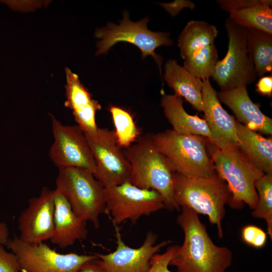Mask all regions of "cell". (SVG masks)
Returning a JSON list of instances; mask_svg holds the SVG:
<instances>
[{"instance_id":"obj_1","label":"cell","mask_w":272,"mask_h":272,"mask_svg":"<svg viewBox=\"0 0 272 272\" xmlns=\"http://www.w3.org/2000/svg\"><path fill=\"white\" fill-rule=\"evenodd\" d=\"M181 208L176 221L184 240L169 265L176 267V272H225L232 263L231 250L213 242L197 213Z\"/></svg>"},{"instance_id":"obj_2","label":"cell","mask_w":272,"mask_h":272,"mask_svg":"<svg viewBox=\"0 0 272 272\" xmlns=\"http://www.w3.org/2000/svg\"><path fill=\"white\" fill-rule=\"evenodd\" d=\"M130 165L129 181L142 188L156 191L165 208L179 209L174 197L173 171L166 157L154 146L151 134L141 137L124 151Z\"/></svg>"},{"instance_id":"obj_3","label":"cell","mask_w":272,"mask_h":272,"mask_svg":"<svg viewBox=\"0 0 272 272\" xmlns=\"http://www.w3.org/2000/svg\"><path fill=\"white\" fill-rule=\"evenodd\" d=\"M231 196L226 182L216 172L207 177L174 174V197L177 207L207 215L216 226L219 238L223 237L225 206L229 205Z\"/></svg>"},{"instance_id":"obj_4","label":"cell","mask_w":272,"mask_h":272,"mask_svg":"<svg viewBox=\"0 0 272 272\" xmlns=\"http://www.w3.org/2000/svg\"><path fill=\"white\" fill-rule=\"evenodd\" d=\"M151 138L155 147L166 157L175 173L207 177L216 173L207 148V138L179 134L173 129L152 134Z\"/></svg>"},{"instance_id":"obj_5","label":"cell","mask_w":272,"mask_h":272,"mask_svg":"<svg viewBox=\"0 0 272 272\" xmlns=\"http://www.w3.org/2000/svg\"><path fill=\"white\" fill-rule=\"evenodd\" d=\"M56 186L55 189L65 197L78 218L99 228V217L106 206V188L90 171L59 168Z\"/></svg>"},{"instance_id":"obj_6","label":"cell","mask_w":272,"mask_h":272,"mask_svg":"<svg viewBox=\"0 0 272 272\" xmlns=\"http://www.w3.org/2000/svg\"><path fill=\"white\" fill-rule=\"evenodd\" d=\"M213 146L210 156L216 172L226 182L231 193L229 205L233 209H240L246 203L254 210L258 199L255 183L264 173L246 157L239 148L221 150Z\"/></svg>"},{"instance_id":"obj_7","label":"cell","mask_w":272,"mask_h":272,"mask_svg":"<svg viewBox=\"0 0 272 272\" xmlns=\"http://www.w3.org/2000/svg\"><path fill=\"white\" fill-rule=\"evenodd\" d=\"M149 20L148 18H145L138 22L131 21L128 13L125 12L119 25L108 23L106 27L97 29L95 36L100 40L97 43L98 50L96 55L106 54L111 47L119 42L133 44L141 51L142 59L149 55L153 57L158 65L163 83L161 69L163 58L155 50L162 45L171 46L173 42L168 33L149 30L147 28Z\"/></svg>"},{"instance_id":"obj_8","label":"cell","mask_w":272,"mask_h":272,"mask_svg":"<svg viewBox=\"0 0 272 272\" xmlns=\"http://www.w3.org/2000/svg\"><path fill=\"white\" fill-rule=\"evenodd\" d=\"M229 39L225 56L219 60L212 78L221 90H227L252 84L257 76L247 48L246 28L228 17L225 23Z\"/></svg>"},{"instance_id":"obj_9","label":"cell","mask_w":272,"mask_h":272,"mask_svg":"<svg viewBox=\"0 0 272 272\" xmlns=\"http://www.w3.org/2000/svg\"><path fill=\"white\" fill-rule=\"evenodd\" d=\"M5 245L16 255L21 272H77L84 263L97 258L95 254H61L43 242L28 243L17 236Z\"/></svg>"},{"instance_id":"obj_10","label":"cell","mask_w":272,"mask_h":272,"mask_svg":"<svg viewBox=\"0 0 272 272\" xmlns=\"http://www.w3.org/2000/svg\"><path fill=\"white\" fill-rule=\"evenodd\" d=\"M106 193L104 213L110 217L113 225L127 220L135 224L142 216L165 208L158 192L138 187L129 181L106 188Z\"/></svg>"},{"instance_id":"obj_11","label":"cell","mask_w":272,"mask_h":272,"mask_svg":"<svg viewBox=\"0 0 272 272\" xmlns=\"http://www.w3.org/2000/svg\"><path fill=\"white\" fill-rule=\"evenodd\" d=\"M85 134L96 165L94 176L103 186L108 188L129 181L130 165L117 144L114 131L98 128L94 133Z\"/></svg>"},{"instance_id":"obj_12","label":"cell","mask_w":272,"mask_h":272,"mask_svg":"<svg viewBox=\"0 0 272 272\" xmlns=\"http://www.w3.org/2000/svg\"><path fill=\"white\" fill-rule=\"evenodd\" d=\"M54 138L50 149L51 161L59 168L86 169L94 175L96 165L86 135L78 125H65L51 116Z\"/></svg>"},{"instance_id":"obj_13","label":"cell","mask_w":272,"mask_h":272,"mask_svg":"<svg viewBox=\"0 0 272 272\" xmlns=\"http://www.w3.org/2000/svg\"><path fill=\"white\" fill-rule=\"evenodd\" d=\"M116 238L115 250L109 253H95L104 272H147L153 256L164 246L169 240L156 244L157 236L149 231L138 248L127 245L122 239L119 226L113 225Z\"/></svg>"},{"instance_id":"obj_14","label":"cell","mask_w":272,"mask_h":272,"mask_svg":"<svg viewBox=\"0 0 272 272\" xmlns=\"http://www.w3.org/2000/svg\"><path fill=\"white\" fill-rule=\"evenodd\" d=\"M54 190L43 187L39 196L28 201L18 219L19 238L36 244L50 239L54 230Z\"/></svg>"},{"instance_id":"obj_15","label":"cell","mask_w":272,"mask_h":272,"mask_svg":"<svg viewBox=\"0 0 272 272\" xmlns=\"http://www.w3.org/2000/svg\"><path fill=\"white\" fill-rule=\"evenodd\" d=\"M202 82L203 112L212 135L210 142L221 150L239 148L236 120L223 108L210 80Z\"/></svg>"},{"instance_id":"obj_16","label":"cell","mask_w":272,"mask_h":272,"mask_svg":"<svg viewBox=\"0 0 272 272\" xmlns=\"http://www.w3.org/2000/svg\"><path fill=\"white\" fill-rule=\"evenodd\" d=\"M66 84L64 105L72 111L78 125L85 133H93L99 128L96 121L97 112L101 109L78 76L65 67Z\"/></svg>"},{"instance_id":"obj_17","label":"cell","mask_w":272,"mask_h":272,"mask_svg":"<svg viewBox=\"0 0 272 272\" xmlns=\"http://www.w3.org/2000/svg\"><path fill=\"white\" fill-rule=\"evenodd\" d=\"M217 96L220 102L233 112L240 123L255 132L271 135V118L262 112L258 104L251 100L246 87L221 90Z\"/></svg>"},{"instance_id":"obj_18","label":"cell","mask_w":272,"mask_h":272,"mask_svg":"<svg viewBox=\"0 0 272 272\" xmlns=\"http://www.w3.org/2000/svg\"><path fill=\"white\" fill-rule=\"evenodd\" d=\"M54 230L51 242L59 248L73 245L76 241L86 239L87 222L74 213L65 197L54 190Z\"/></svg>"},{"instance_id":"obj_19","label":"cell","mask_w":272,"mask_h":272,"mask_svg":"<svg viewBox=\"0 0 272 272\" xmlns=\"http://www.w3.org/2000/svg\"><path fill=\"white\" fill-rule=\"evenodd\" d=\"M181 97L162 94L160 105L173 130L181 134L200 135L211 141L212 135L205 119L187 113Z\"/></svg>"},{"instance_id":"obj_20","label":"cell","mask_w":272,"mask_h":272,"mask_svg":"<svg viewBox=\"0 0 272 272\" xmlns=\"http://www.w3.org/2000/svg\"><path fill=\"white\" fill-rule=\"evenodd\" d=\"M164 80L177 96L183 97L198 112H203V82L180 66L175 59L165 64Z\"/></svg>"},{"instance_id":"obj_21","label":"cell","mask_w":272,"mask_h":272,"mask_svg":"<svg viewBox=\"0 0 272 272\" xmlns=\"http://www.w3.org/2000/svg\"><path fill=\"white\" fill-rule=\"evenodd\" d=\"M239 149L264 174H272V139L265 138L236 120Z\"/></svg>"},{"instance_id":"obj_22","label":"cell","mask_w":272,"mask_h":272,"mask_svg":"<svg viewBox=\"0 0 272 272\" xmlns=\"http://www.w3.org/2000/svg\"><path fill=\"white\" fill-rule=\"evenodd\" d=\"M218 34L213 25L201 21L188 22L178 39L180 56L185 59L193 52L214 44Z\"/></svg>"},{"instance_id":"obj_23","label":"cell","mask_w":272,"mask_h":272,"mask_svg":"<svg viewBox=\"0 0 272 272\" xmlns=\"http://www.w3.org/2000/svg\"><path fill=\"white\" fill-rule=\"evenodd\" d=\"M248 55L257 77L272 71V35L258 30L246 29Z\"/></svg>"},{"instance_id":"obj_24","label":"cell","mask_w":272,"mask_h":272,"mask_svg":"<svg viewBox=\"0 0 272 272\" xmlns=\"http://www.w3.org/2000/svg\"><path fill=\"white\" fill-rule=\"evenodd\" d=\"M272 1L230 13L229 18L236 24L246 29L258 30L272 35Z\"/></svg>"},{"instance_id":"obj_25","label":"cell","mask_w":272,"mask_h":272,"mask_svg":"<svg viewBox=\"0 0 272 272\" xmlns=\"http://www.w3.org/2000/svg\"><path fill=\"white\" fill-rule=\"evenodd\" d=\"M108 110L112 116L118 146L120 148H128L139 140L140 135L132 115L124 108L115 105H111Z\"/></svg>"},{"instance_id":"obj_26","label":"cell","mask_w":272,"mask_h":272,"mask_svg":"<svg viewBox=\"0 0 272 272\" xmlns=\"http://www.w3.org/2000/svg\"><path fill=\"white\" fill-rule=\"evenodd\" d=\"M218 50L214 44L193 52L184 59L183 67L202 81L212 77L219 61Z\"/></svg>"},{"instance_id":"obj_27","label":"cell","mask_w":272,"mask_h":272,"mask_svg":"<svg viewBox=\"0 0 272 272\" xmlns=\"http://www.w3.org/2000/svg\"><path fill=\"white\" fill-rule=\"evenodd\" d=\"M258 203L252 212L254 218L262 219L266 224L267 234L272 239V174H264L255 183Z\"/></svg>"},{"instance_id":"obj_28","label":"cell","mask_w":272,"mask_h":272,"mask_svg":"<svg viewBox=\"0 0 272 272\" xmlns=\"http://www.w3.org/2000/svg\"><path fill=\"white\" fill-rule=\"evenodd\" d=\"M179 246H171L164 253L155 254L151 260L150 266L147 272H172L168 266Z\"/></svg>"},{"instance_id":"obj_29","label":"cell","mask_w":272,"mask_h":272,"mask_svg":"<svg viewBox=\"0 0 272 272\" xmlns=\"http://www.w3.org/2000/svg\"><path fill=\"white\" fill-rule=\"evenodd\" d=\"M264 1V0H218L217 3L223 10L230 13L260 4Z\"/></svg>"},{"instance_id":"obj_30","label":"cell","mask_w":272,"mask_h":272,"mask_svg":"<svg viewBox=\"0 0 272 272\" xmlns=\"http://www.w3.org/2000/svg\"><path fill=\"white\" fill-rule=\"evenodd\" d=\"M20 267L16 255L7 251L0 243V272H19Z\"/></svg>"},{"instance_id":"obj_31","label":"cell","mask_w":272,"mask_h":272,"mask_svg":"<svg viewBox=\"0 0 272 272\" xmlns=\"http://www.w3.org/2000/svg\"><path fill=\"white\" fill-rule=\"evenodd\" d=\"M256 91L260 95L271 97L272 96V76L261 77L256 84Z\"/></svg>"},{"instance_id":"obj_32","label":"cell","mask_w":272,"mask_h":272,"mask_svg":"<svg viewBox=\"0 0 272 272\" xmlns=\"http://www.w3.org/2000/svg\"><path fill=\"white\" fill-rule=\"evenodd\" d=\"M161 5H163V7L172 15H176L184 8H189L193 10L195 7L194 3L189 1H178L174 3Z\"/></svg>"},{"instance_id":"obj_33","label":"cell","mask_w":272,"mask_h":272,"mask_svg":"<svg viewBox=\"0 0 272 272\" xmlns=\"http://www.w3.org/2000/svg\"><path fill=\"white\" fill-rule=\"evenodd\" d=\"M259 229L253 225L245 226L241 231V237L243 242L247 245L251 246Z\"/></svg>"},{"instance_id":"obj_34","label":"cell","mask_w":272,"mask_h":272,"mask_svg":"<svg viewBox=\"0 0 272 272\" xmlns=\"http://www.w3.org/2000/svg\"><path fill=\"white\" fill-rule=\"evenodd\" d=\"M77 272H104L97 258L84 263Z\"/></svg>"},{"instance_id":"obj_35","label":"cell","mask_w":272,"mask_h":272,"mask_svg":"<svg viewBox=\"0 0 272 272\" xmlns=\"http://www.w3.org/2000/svg\"><path fill=\"white\" fill-rule=\"evenodd\" d=\"M267 239V233L259 227L256 235L253 241L251 246L259 248L264 246Z\"/></svg>"},{"instance_id":"obj_36","label":"cell","mask_w":272,"mask_h":272,"mask_svg":"<svg viewBox=\"0 0 272 272\" xmlns=\"http://www.w3.org/2000/svg\"><path fill=\"white\" fill-rule=\"evenodd\" d=\"M9 232L7 225L0 222V243L5 245L9 239Z\"/></svg>"}]
</instances>
